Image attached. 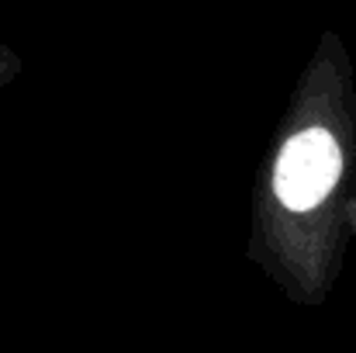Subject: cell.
<instances>
[{
  "label": "cell",
  "instance_id": "cell-1",
  "mask_svg": "<svg viewBox=\"0 0 356 353\" xmlns=\"http://www.w3.org/2000/svg\"><path fill=\"white\" fill-rule=\"evenodd\" d=\"M343 156L329 132L308 128L298 132L277 159L273 170V191L291 212H312L339 180Z\"/></svg>",
  "mask_w": 356,
  "mask_h": 353
}]
</instances>
